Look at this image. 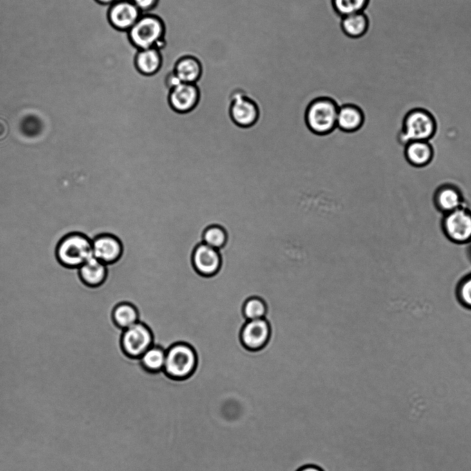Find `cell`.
<instances>
[{"instance_id": "1", "label": "cell", "mask_w": 471, "mask_h": 471, "mask_svg": "<svg viewBox=\"0 0 471 471\" xmlns=\"http://www.w3.org/2000/svg\"><path fill=\"white\" fill-rule=\"evenodd\" d=\"M166 25L164 20L153 13H143L126 32L128 41L137 50L157 48L166 45Z\"/></svg>"}, {"instance_id": "2", "label": "cell", "mask_w": 471, "mask_h": 471, "mask_svg": "<svg viewBox=\"0 0 471 471\" xmlns=\"http://www.w3.org/2000/svg\"><path fill=\"white\" fill-rule=\"evenodd\" d=\"M437 127L436 119L432 112L423 107H414L405 114L398 140L403 146L410 141H430L435 136Z\"/></svg>"}, {"instance_id": "3", "label": "cell", "mask_w": 471, "mask_h": 471, "mask_svg": "<svg viewBox=\"0 0 471 471\" xmlns=\"http://www.w3.org/2000/svg\"><path fill=\"white\" fill-rule=\"evenodd\" d=\"M56 256L63 266L79 268L93 256L92 240L81 232H70L59 241Z\"/></svg>"}, {"instance_id": "4", "label": "cell", "mask_w": 471, "mask_h": 471, "mask_svg": "<svg viewBox=\"0 0 471 471\" xmlns=\"http://www.w3.org/2000/svg\"><path fill=\"white\" fill-rule=\"evenodd\" d=\"M197 355L189 344L177 343L166 351L164 372L170 379L183 381L189 378L197 367Z\"/></svg>"}, {"instance_id": "5", "label": "cell", "mask_w": 471, "mask_h": 471, "mask_svg": "<svg viewBox=\"0 0 471 471\" xmlns=\"http://www.w3.org/2000/svg\"><path fill=\"white\" fill-rule=\"evenodd\" d=\"M339 106L331 99L320 97L313 100L305 111V123L313 133L324 135L336 128Z\"/></svg>"}, {"instance_id": "6", "label": "cell", "mask_w": 471, "mask_h": 471, "mask_svg": "<svg viewBox=\"0 0 471 471\" xmlns=\"http://www.w3.org/2000/svg\"><path fill=\"white\" fill-rule=\"evenodd\" d=\"M441 229L445 237L456 244L471 243V209L466 205L443 215Z\"/></svg>"}, {"instance_id": "7", "label": "cell", "mask_w": 471, "mask_h": 471, "mask_svg": "<svg viewBox=\"0 0 471 471\" xmlns=\"http://www.w3.org/2000/svg\"><path fill=\"white\" fill-rule=\"evenodd\" d=\"M227 97L231 102L229 109L231 118L237 126L249 128L257 122L260 113L254 101L239 90H231Z\"/></svg>"}, {"instance_id": "8", "label": "cell", "mask_w": 471, "mask_h": 471, "mask_svg": "<svg viewBox=\"0 0 471 471\" xmlns=\"http://www.w3.org/2000/svg\"><path fill=\"white\" fill-rule=\"evenodd\" d=\"M124 352L133 358H140L153 345V336L149 327L138 321L124 329L121 338Z\"/></svg>"}, {"instance_id": "9", "label": "cell", "mask_w": 471, "mask_h": 471, "mask_svg": "<svg viewBox=\"0 0 471 471\" xmlns=\"http://www.w3.org/2000/svg\"><path fill=\"white\" fill-rule=\"evenodd\" d=\"M271 336L270 323L266 318H262L247 320L241 329L240 338L246 349L258 352L267 345Z\"/></svg>"}, {"instance_id": "10", "label": "cell", "mask_w": 471, "mask_h": 471, "mask_svg": "<svg viewBox=\"0 0 471 471\" xmlns=\"http://www.w3.org/2000/svg\"><path fill=\"white\" fill-rule=\"evenodd\" d=\"M142 14L131 0H116L108 6L106 19L115 30L127 32Z\"/></svg>"}, {"instance_id": "11", "label": "cell", "mask_w": 471, "mask_h": 471, "mask_svg": "<svg viewBox=\"0 0 471 471\" xmlns=\"http://www.w3.org/2000/svg\"><path fill=\"white\" fill-rule=\"evenodd\" d=\"M200 93L198 84L180 82L168 90V102L175 111L187 113L197 106Z\"/></svg>"}, {"instance_id": "12", "label": "cell", "mask_w": 471, "mask_h": 471, "mask_svg": "<svg viewBox=\"0 0 471 471\" xmlns=\"http://www.w3.org/2000/svg\"><path fill=\"white\" fill-rule=\"evenodd\" d=\"M432 202L435 209L443 215L465 205L461 189L450 182L443 183L435 189Z\"/></svg>"}, {"instance_id": "13", "label": "cell", "mask_w": 471, "mask_h": 471, "mask_svg": "<svg viewBox=\"0 0 471 471\" xmlns=\"http://www.w3.org/2000/svg\"><path fill=\"white\" fill-rule=\"evenodd\" d=\"M192 263L198 273L210 276L220 269L222 259L219 250L201 242L194 249L192 253Z\"/></svg>"}, {"instance_id": "14", "label": "cell", "mask_w": 471, "mask_h": 471, "mask_svg": "<svg viewBox=\"0 0 471 471\" xmlns=\"http://www.w3.org/2000/svg\"><path fill=\"white\" fill-rule=\"evenodd\" d=\"M92 246L93 256L106 265L117 261L123 251L121 241L109 233L95 236L92 239Z\"/></svg>"}, {"instance_id": "15", "label": "cell", "mask_w": 471, "mask_h": 471, "mask_svg": "<svg viewBox=\"0 0 471 471\" xmlns=\"http://www.w3.org/2000/svg\"><path fill=\"white\" fill-rule=\"evenodd\" d=\"M403 146L404 157L406 162L413 167H425L434 159V149L430 141H410L407 142Z\"/></svg>"}, {"instance_id": "16", "label": "cell", "mask_w": 471, "mask_h": 471, "mask_svg": "<svg viewBox=\"0 0 471 471\" xmlns=\"http://www.w3.org/2000/svg\"><path fill=\"white\" fill-rule=\"evenodd\" d=\"M171 71L180 82L198 84L202 75L203 67L198 57L184 55L175 61Z\"/></svg>"}, {"instance_id": "17", "label": "cell", "mask_w": 471, "mask_h": 471, "mask_svg": "<svg viewBox=\"0 0 471 471\" xmlns=\"http://www.w3.org/2000/svg\"><path fill=\"white\" fill-rule=\"evenodd\" d=\"M136 70L144 76L157 74L162 67L163 56L161 50L148 48L137 50L133 59Z\"/></svg>"}, {"instance_id": "18", "label": "cell", "mask_w": 471, "mask_h": 471, "mask_svg": "<svg viewBox=\"0 0 471 471\" xmlns=\"http://www.w3.org/2000/svg\"><path fill=\"white\" fill-rule=\"evenodd\" d=\"M365 115L362 109L356 105L347 104L339 106L336 127L345 133L358 131L363 125Z\"/></svg>"}, {"instance_id": "19", "label": "cell", "mask_w": 471, "mask_h": 471, "mask_svg": "<svg viewBox=\"0 0 471 471\" xmlns=\"http://www.w3.org/2000/svg\"><path fill=\"white\" fill-rule=\"evenodd\" d=\"M78 269L81 281L89 287L99 286L106 278V265L94 256L86 261Z\"/></svg>"}, {"instance_id": "20", "label": "cell", "mask_w": 471, "mask_h": 471, "mask_svg": "<svg viewBox=\"0 0 471 471\" xmlns=\"http://www.w3.org/2000/svg\"><path fill=\"white\" fill-rule=\"evenodd\" d=\"M166 351L163 347L153 344L140 357L143 367L151 373L163 371Z\"/></svg>"}, {"instance_id": "21", "label": "cell", "mask_w": 471, "mask_h": 471, "mask_svg": "<svg viewBox=\"0 0 471 471\" xmlns=\"http://www.w3.org/2000/svg\"><path fill=\"white\" fill-rule=\"evenodd\" d=\"M113 318L117 326L124 329L139 321V313L133 304L121 302L114 308Z\"/></svg>"}, {"instance_id": "22", "label": "cell", "mask_w": 471, "mask_h": 471, "mask_svg": "<svg viewBox=\"0 0 471 471\" xmlns=\"http://www.w3.org/2000/svg\"><path fill=\"white\" fill-rule=\"evenodd\" d=\"M368 20L365 14L358 12L343 17L342 28L344 32L352 37H359L367 30Z\"/></svg>"}, {"instance_id": "23", "label": "cell", "mask_w": 471, "mask_h": 471, "mask_svg": "<svg viewBox=\"0 0 471 471\" xmlns=\"http://www.w3.org/2000/svg\"><path fill=\"white\" fill-rule=\"evenodd\" d=\"M266 301L260 296H251L245 300L242 305V314L247 320L265 318L267 314Z\"/></svg>"}, {"instance_id": "24", "label": "cell", "mask_w": 471, "mask_h": 471, "mask_svg": "<svg viewBox=\"0 0 471 471\" xmlns=\"http://www.w3.org/2000/svg\"><path fill=\"white\" fill-rule=\"evenodd\" d=\"M227 238L226 230L216 224L206 228L202 234V242L218 250L225 245Z\"/></svg>"}, {"instance_id": "25", "label": "cell", "mask_w": 471, "mask_h": 471, "mask_svg": "<svg viewBox=\"0 0 471 471\" xmlns=\"http://www.w3.org/2000/svg\"><path fill=\"white\" fill-rule=\"evenodd\" d=\"M369 0H333L336 12L343 17L361 12L365 8Z\"/></svg>"}, {"instance_id": "26", "label": "cell", "mask_w": 471, "mask_h": 471, "mask_svg": "<svg viewBox=\"0 0 471 471\" xmlns=\"http://www.w3.org/2000/svg\"><path fill=\"white\" fill-rule=\"evenodd\" d=\"M455 292L459 304L464 308L471 310V272L459 281Z\"/></svg>"}, {"instance_id": "27", "label": "cell", "mask_w": 471, "mask_h": 471, "mask_svg": "<svg viewBox=\"0 0 471 471\" xmlns=\"http://www.w3.org/2000/svg\"><path fill=\"white\" fill-rule=\"evenodd\" d=\"M143 13L151 12L158 5L160 0H131Z\"/></svg>"}, {"instance_id": "28", "label": "cell", "mask_w": 471, "mask_h": 471, "mask_svg": "<svg viewBox=\"0 0 471 471\" xmlns=\"http://www.w3.org/2000/svg\"><path fill=\"white\" fill-rule=\"evenodd\" d=\"M296 471H324L320 466L313 465V464H308L305 465L301 466L300 468H298Z\"/></svg>"}, {"instance_id": "29", "label": "cell", "mask_w": 471, "mask_h": 471, "mask_svg": "<svg viewBox=\"0 0 471 471\" xmlns=\"http://www.w3.org/2000/svg\"><path fill=\"white\" fill-rule=\"evenodd\" d=\"M97 3L102 6H109L110 4L114 3L116 0H94Z\"/></svg>"}, {"instance_id": "30", "label": "cell", "mask_w": 471, "mask_h": 471, "mask_svg": "<svg viewBox=\"0 0 471 471\" xmlns=\"http://www.w3.org/2000/svg\"><path fill=\"white\" fill-rule=\"evenodd\" d=\"M470 254H471V243L470 244Z\"/></svg>"}]
</instances>
